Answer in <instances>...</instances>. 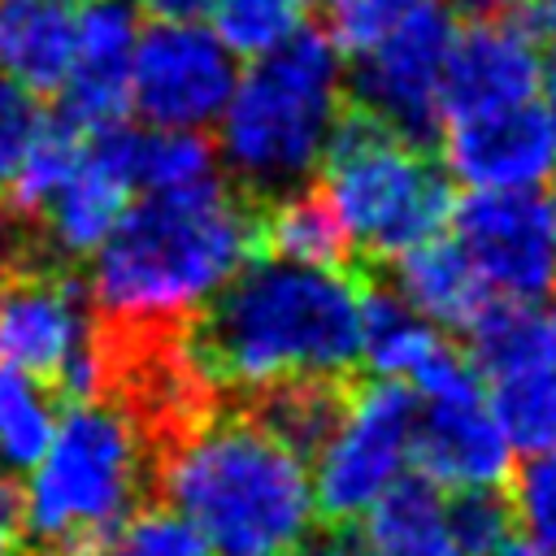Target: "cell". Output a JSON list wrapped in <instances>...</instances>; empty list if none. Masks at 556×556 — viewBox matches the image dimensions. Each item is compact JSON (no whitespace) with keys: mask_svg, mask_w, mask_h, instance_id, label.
<instances>
[{"mask_svg":"<svg viewBox=\"0 0 556 556\" xmlns=\"http://www.w3.org/2000/svg\"><path fill=\"white\" fill-rule=\"evenodd\" d=\"M261 213L230 182L143 191L91 256L87 291L100 326L126 343L182 334L256 256Z\"/></svg>","mask_w":556,"mask_h":556,"instance_id":"obj_1","label":"cell"},{"mask_svg":"<svg viewBox=\"0 0 556 556\" xmlns=\"http://www.w3.org/2000/svg\"><path fill=\"white\" fill-rule=\"evenodd\" d=\"M187 348L217 391L348 378L365 361V282L343 265L252 256L191 321Z\"/></svg>","mask_w":556,"mask_h":556,"instance_id":"obj_2","label":"cell"},{"mask_svg":"<svg viewBox=\"0 0 556 556\" xmlns=\"http://www.w3.org/2000/svg\"><path fill=\"white\" fill-rule=\"evenodd\" d=\"M156 486L213 556H282L321 517L313 460L252 408L208 413L165 443Z\"/></svg>","mask_w":556,"mask_h":556,"instance_id":"obj_3","label":"cell"},{"mask_svg":"<svg viewBox=\"0 0 556 556\" xmlns=\"http://www.w3.org/2000/svg\"><path fill=\"white\" fill-rule=\"evenodd\" d=\"M343 48L326 30H300L278 52L248 61L213 126L230 182L252 200L304 187L343 117Z\"/></svg>","mask_w":556,"mask_h":556,"instance_id":"obj_4","label":"cell"},{"mask_svg":"<svg viewBox=\"0 0 556 556\" xmlns=\"http://www.w3.org/2000/svg\"><path fill=\"white\" fill-rule=\"evenodd\" d=\"M148 486V443L139 417L96 400H70L61 426L26 469V539L43 556H96V547L139 508Z\"/></svg>","mask_w":556,"mask_h":556,"instance_id":"obj_5","label":"cell"},{"mask_svg":"<svg viewBox=\"0 0 556 556\" xmlns=\"http://www.w3.org/2000/svg\"><path fill=\"white\" fill-rule=\"evenodd\" d=\"M321 191L348 226V239L369 261H395L400 252L443 235L452 226V174L430 161L426 148L365 109H343L321 161Z\"/></svg>","mask_w":556,"mask_h":556,"instance_id":"obj_6","label":"cell"},{"mask_svg":"<svg viewBox=\"0 0 556 556\" xmlns=\"http://www.w3.org/2000/svg\"><path fill=\"white\" fill-rule=\"evenodd\" d=\"M0 365L48 378L65 400L109 387V343L87 282L70 274H13L0 282Z\"/></svg>","mask_w":556,"mask_h":556,"instance_id":"obj_7","label":"cell"},{"mask_svg":"<svg viewBox=\"0 0 556 556\" xmlns=\"http://www.w3.org/2000/svg\"><path fill=\"white\" fill-rule=\"evenodd\" d=\"M417 413L421 400L400 378L374 374L352 387L334 434L313 456V486L326 521H361L395 482L408 478Z\"/></svg>","mask_w":556,"mask_h":556,"instance_id":"obj_8","label":"cell"},{"mask_svg":"<svg viewBox=\"0 0 556 556\" xmlns=\"http://www.w3.org/2000/svg\"><path fill=\"white\" fill-rule=\"evenodd\" d=\"M456 17L452 9L426 4L391 26L378 43L352 56L348 96L369 117L387 122L391 130L426 143L443 130L447 117V70L456 48Z\"/></svg>","mask_w":556,"mask_h":556,"instance_id":"obj_9","label":"cell"},{"mask_svg":"<svg viewBox=\"0 0 556 556\" xmlns=\"http://www.w3.org/2000/svg\"><path fill=\"white\" fill-rule=\"evenodd\" d=\"M239 83V56L213 22H152L135 52L130 109L143 126L208 130Z\"/></svg>","mask_w":556,"mask_h":556,"instance_id":"obj_10","label":"cell"},{"mask_svg":"<svg viewBox=\"0 0 556 556\" xmlns=\"http://www.w3.org/2000/svg\"><path fill=\"white\" fill-rule=\"evenodd\" d=\"M452 235L500 300L543 304L556 295V213L539 187H469L452 208Z\"/></svg>","mask_w":556,"mask_h":556,"instance_id":"obj_11","label":"cell"},{"mask_svg":"<svg viewBox=\"0 0 556 556\" xmlns=\"http://www.w3.org/2000/svg\"><path fill=\"white\" fill-rule=\"evenodd\" d=\"M417 400H421V413H417L413 469L421 478H430L447 495L504 486L513 478L517 447L491 408L482 374Z\"/></svg>","mask_w":556,"mask_h":556,"instance_id":"obj_12","label":"cell"},{"mask_svg":"<svg viewBox=\"0 0 556 556\" xmlns=\"http://www.w3.org/2000/svg\"><path fill=\"white\" fill-rule=\"evenodd\" d=\"M439 139L443 165L465 191H521L556 178V117L547 100L447 117Z\"/></svg>","mask_w":556,"mask_h":556,"instance_id":"obj_13","label":"cell"},{"mask_svg":"<svg viewBox=\"0 0 556 556\" xmlns=\"http://www.w3.org/2000/svg\"><path fill=\"white\" fill-rule=\"evenodd\" d=\"M139 143H143V130L126 122L87 130L78 169L43 208L52 252L91 261L104 248V239L122 226V217L135 204L130 195L139 191Z\"/></svg>","mask_w":556,"mask_h":556,"instance_id":"obj_14","label":"cell"},{"mask_svg":"<svg viewBox=\"0 0 556 556\" xmlns=\"http://www.w3.org/2000/svg\"><path fill=\"white\" fill-rule=\"evenodd\" d=\"M139 39H143L139 4L126 0L83 4L74 65L61 83V113L70 122H78L83 130H100L126 117Z\"/></svg>","mask_w":556,"mask_h":556,"instance_id":"obj_15","label":"cell"},{"mask_svg":"<svg viewBox=\"0 0 556 556\" xmlns=\"http://www.w3.org/2000/svg\"><path fill=\"white\" fill-rule=\"evenodd\" d=\"M547 87L543 43L517 22H469L456 35L447 70V117L491 113L539 100ZM443 117V122H447Z\"/></svg>","mask_w":556,"mask_h":556,"instance_id":"obj_16","label":"cell"},{"mask_svg":"<svg viewBox=\"0 0 556 556\" xmlns=\"http://www.w3.org/2000/svg\"><path fill=\"white\" fill-rule=\"evenodd\" d=\"M391 287L447 334H469L500 300L473 256L447 230L400 252L391 261Z\"/></svg>","mask_w":556,"mask_h":556,"instance_id":"obj_17","label":"cell"},{"mask_svg":"<svg viewBox=\"0 0 556 556\" xmlns=\"http://www.w3.org/2000/svg\"><path fill=\"white\" fill-rule=\"evenodd\" d=\"M78 43L70 0H0V74L43 91H61Z\"/></svg>","mask_w":556,"mask_h":556,"instance_id":"obj_18","label":"cell"},{"mask_svg":"<svg viewBox=\"0 0 556 556\" xmlns=\"http://www.w3.org/2000/svg\"><path fill=\"white\" fill-rule=\"evenodd\" d=\"M361 539L369 556H465L452 530L447 491L417 469L361 517Z\"/></svg>","mask_w":556,"mask_h":556,"instance_id":"obj_19","label":"cell"},{"mask_svg":"<svg viewBox=\"0 0 556 556\" xmlns=\"http://www.w3.org/2000/svg\"><path fill=\"white\" fill-rule=\"evenodd\" d=\"M452 352L456 343L447 339V330L421 317L391 282L365 287V365L374 374L417 387Z\"/></svg>","mask_w":556,"mask_h":556,"instance_id":"obj_20","label":"cell"},{"mask_svg":"<svg viewBox=\"0 0 556 556\" xmlns=\"http://www.w3.org/2000/svg\"><path fill=\"white\" fill-rule=\"evenodd\" d=\"M261 248L274 256H287V261H304V265H348L356 252L348 239V226L334 213L321 182L317 187L304 182L295 191L265 200Z\"/></svg>","mask_w":556,"mask_h":556,"instance_id":"obj_21","label":"cell"},{"mask_svg":"<svg viewBox=\"0 0 556 556\" xmlns=\"http://www.w3.org/2000/svg\"><path fill=\"white\" fill-rule=\"evenodd\" d=\"M348 395H352L348 378H291V382L256 391L248 408L278 439H287L295 452H304L313 460L326 447V439L334 434V426L348 408Z\"/></svg>","mask_w":556,"mask_h":556,"instance_id":"obj_22","label":"cell"},{"mask_svg":"<svg viewBox=\"0 0 556 556\" xmlns=\"http://www.w3.org/2000/svg\"><path fill=\"white\" fill-rule=\"evenodd\" d=\"M56 387L39 374L0 365V469L4 473H26L39 465L48 452L56 426H61V404Z\"/></svg>","mask_w":556,"mask_h":556,"instance_id":"obj_23","label":"cell"},{"mask_svg":"<svg viewBox=\"0 0 556 556\" xmlns=\"http://www.w3.org/2000/svg\"><path fill=\"white\" fill-rule=\"evenodd\" d=\"M482 382L517 452H539L556 443V356Z\"/></svg>","mask_w":556,"mask_h":556,"instance_id":"obj_24","label":"cell"},{"mask_svg":"<svg viewBox=\"0 0 556 556\" xmlns=\"http://www.w3.org/2000/svg\"><path fill=\"white\" fill-rule=\"evenodd\" d=\"M217 182H230L217 139H204V130H143L139 191H200Z\"/></svg>","mask_w":556,"mask_h":556,"instance_id":"obj_25","label":"cell"},{"mask_svg":"<svg viewBox=\"0 0 556 556\" xmlns=\"http://www.w3.org/2000/svg\"><path fill=\"white\" fill-rule=\"evenodd\" d=\"M83 148H87V130L78 122H70L65 113L61 117H48V126L30 143V152H26L13 187L4 191L9 208L22 213V217H43V208L56 200V191L78 169Z\"/></svg>","mask_w":556,"mask_h":556,"instance_id":"obj_26","label":"cell"},{"mask_svg":"<svg viewBox=\"0 0 556 556\" xmlns=\"http://www.w3.org/2000/svg\"><path fill=\"white\" fill-rule=\"evenodd\" d=\"M304 13H308L304 0H217L208 22L230 43L235 56L256 61L291 43L300 30H308Z\"/></svg>","mask_w":556,"mask_h":556,"instance_id":"obj_27","label":"cell"},{"mask_svg":"<svg viewBox=\"0 0 556 556\" xmlns=\"http://www.w3.org/2000/svg\"><path fill=\"white\" fill-rule=\"evenodd\" d=\"M96 556H213L200 530L169 504L135 508L100 547Z\"/></svg>","mask_w":556,"mask_h":556,"instance_id":"obj_28","label":"cell"},{"mask_svg":"<svg viewBox=\"0 0 556 556\" xmlns=\"http://www.w3.org/2000/svg\"><path fill=\"white\" fill-rule=\"evenodd\" d=\"M447 508H452V530H456V543L465 556H500V547L517 530L513 500L500 486L456 491V495H447Z\"/></svg>","mask_w":556,"mask_h":556,"instance_id":"obj_29","label":"cell"},{"mask_svg":"<svg viewBox=\"0 0 556 556\" xmlns=\"http://www.w3.org/2000/svg\"><path fill=\"white\" fill-rule=\"evenodd\" d=\"M508 500L517 526L556 552V443L526 452V460L508 478Z\"/></svg>","mask_w":556,"mask_h":556,"instance_id":"obj_30","label":"cell"},{"mask_svg":"<svg viewBox=\"0 0 556 556\" xmlns=\"http://www.w3.org/2000/svg\"><path fill=\"white\" fill-rule=\"evenodd\" d=\"M43 126H48V113L39 104V91L0 74V195L13 187L22 161Z\"/></svg>","mask_w":556,"mask_h":556,"instance_id":"obj_31","label":"cell"},{"mask_svg":"<svg viewBox=\"0 0 556 556\" xmlns=\"http://www.w3.org/2000/svg\"><path fill=\"white\" fill-rule=\"evenodd\" d=\"M426 4L434 0H326V35L343 48V56H356Z\"/></svg>","mask_w":556,"mask_h":556,"instance_id":"obj_32","label":"cell"},{"mask_svg":"<svg viewBox=\"0 0 556 556\" xmlns=\"http://www.w3.org/2000/svg\"><path fill=\"white\" fill-rule=\"evenodd\" d=\"M282 556H369V547H365V539L352 534L343 521H326L321 530L300 534Z\"/></svg>","mask_w":556,"mask_h":556,"instance_id":"obj_33","label":"cell"},{"mask_svg":"<svg viewBox=\"0 0 556 556\" xmlns=\"http://www.w3.org/2000/svg\"><path fill=\"white\" fill-rule=\"evenodd\" d=\"M26 539V508H22V491L0 473V556H17Z\"/></svg>","mask_w":556,"mask_h":556,"instance_id":"obj_34","label":"cell"},{"mask_svg":"<svg viewBox=\"0 0 556 556\" xmlns=\"http://www.w3.org/2000/svg\"><path fill=\"white\" fill-rule=\"evenodd\" d=\"M152 22H204L217 0H135Z\"/></svg>","mask_w":556,"mask_h":556,"instance_id":"obj_35","label":"cell"},{"mask_svg":"<svg viewBox=\"0 0 556 556\" xmlns=\"http://www.w3.org/2000/svg\"><path fill=\"white\" fill-rule=\"evenodd\" d=\"M530 0H447V9L456 17H469V22H504L513 13H521Z\"/></svg>","mask_w":556,"mask_h":556,"instance_id":"obj_36","label":"cell"},{"mask_svg":"<svg viewBox=\"0 0 556 556\" xmlns=\"http://www.w3.org/2000/svg\"><path fill=\"white\" fill-rule=\"evenodd\" d=\"M534 35L543 43V52L556 61V0H543L539 13H534Z\"/></svg>","mask_w":556,"mask_h":556,"instance_id":"obj_37","label":"cell"},{"mask_svg":"<svg viewBox=\"0 0 556 556\" xmlns=\"http://www.w3.org/2000/svg\"><path fill=\"white\" fill-rule=\"evenodd\" d=\"M500 556H556V552H552L547 543H539L534 534H526V530L517 526V530H513V539H508V543L500 547Z\"/></svg>","mask_w":556,"mask_h":556,"instance_id":"obj_38","label":"cell"},{"mask_svg":"<svg viewBox=\"0 0 556 556\" xmlns=\"http://www.w3.org/2000/svg\"><path fill=\"white\" fill-rule=\"evenodd\" d=\"M543 100H547V109H552V117H556V74L547 78V87H543Z\"/></svg>","mask_w":556,"mask_h":556,"instance_id":"obj_39","label":"cell"},{"mask_svg":"<svg viewBox=\"0 0 556 556\" xmlns=\"http://www.w3.org/2000/svg\"><path fill=\"white\" fill-rule=\"evenodd\" d=\"M547 200H552V213H556V178H552V195Z\"/></svg>","mask_w":556,"mask_h":556,"instance_id":"obj_40","label":"cell"},{"mask_svg":"<svg viewBox=\"0 0 556 556\" xmlns=\"http://www.w3.org/2000/svg\"><path fill=\"white\" fill-rule=\"evenodd\" d=\"M70 4H91V0H70Z\"/></svg>","mask_w":556,"mask_h":556,"instance_id":"obj_41","label":"cell"}]
</instances>
